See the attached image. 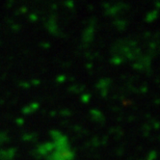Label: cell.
<instances>
[{"instance_id": "cell-1", "label": "cell", "mask_w": 160, "mask_h": 160, "mask_svg": "<svg viewBox=\"0 0 160 160\" xmlns=\"http://www.w3.org/2000/svg\"><path fill=\"white\" fill-rule=\"evenodd\" d=\"M151 61H152V57L148 54H142L139 56L138 58L135 60L134 67L139 68V70H148L151 66Z\"/></svg>"}, {"instance_id": "cell-2", "label": "cell", "mask_w": 160, "mask_h": 160, "mask_svg": "<svg viewBox=\"0 0 160 160\" xmlns=\"http://www.w3.org/2000/svg\"><path fill=\"white\" fill-rule=\"evenodd\" d=\"M148 55L154 54L157 51H160V31L156 32L154 35L152 36V39H150V42H148Z\"/></svg>"}]
</instances>
